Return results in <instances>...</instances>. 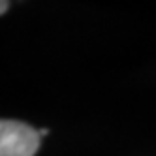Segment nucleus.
Listing matches in <instances>:
<instances>
[{
  "instance_id": "nucleus-1",
  "label": "nucleus",
  "mask_w": 156,
  "mask_h": 156,
  "mask_svg": "<svg viewBox=\"0 0 156 156\" xmlns=\"http://www.w3.org/2000/svg\"><path fill=\"white\" fill-rule=\"evenodd\" d=\"M40 137V132L25 122L0 119V156H34Z\"/></svg>"
},
{
  "instance_id": "nucleus-2",
  "label": "nucleus",
  "mask_w": 156,
  "mask_h": 156,
  "mask_svg": "<svg viewBox=\"0 0 156 156\" xmlns=\"http://www.w3.org/2000/svg\"><path fill=\"white\" fill-rule=\"evenodd\" d=\"M8 8H9V2H6V0H0V15L6 13V12H8Z\"/></svg>"
}]
</instances>
